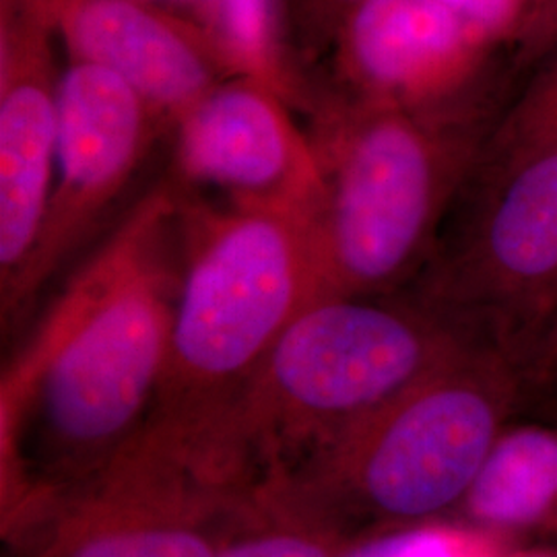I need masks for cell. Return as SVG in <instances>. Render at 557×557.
Segmentation results:
<instances>
[{"label": "cell", "mask_w": 557, "mask_h": 557, "mask_svg": "<svg viewBox=\"0 0 557 557\" xmlns=\"http://www.w3.org/2000/svg\"><path fill=\"white\" fill-rule=\"evenodd\" d=\"M184 257L161 178L69 271L0 382L2 520L98 471L151 416Z\"/></svg>", "instance_id": "obj_1"}, {"label": "cell", "mask_w": 557, "mask_h": 557, "mask_svg": "<svg viewBox=\"0 0 557 557\" xmlns=\"http://www.w3.org/2000/svg\"><path fill=\"white\" fill-rule=\"evenodd\" d=\"M322 199L317 223L326 296L407 292L473 178L499 112L492 79L419 106H308Z\"/></svg>", "instance_id": "obj_2"}, {"label": "cell", "mask_w": 557, "mask_h": 557, "mask_svg": "<svg viewBox=\"0 0 557 557\" xmlns=\"http://www.w3.org/2000/svg\"><path fill=\"white\" fill-rule=\"evenodd\" d=\"M527 380L518 359L471 343L262 499L354 541L457 515Z\"/></svg>", "instance_id": "obj_3"}, {"label": "cell", "mask_w": 557, "mask_h": 557, "mask_svg": "<svg viewBox=\"0 0 557 557\" xmlns=\"http://www.w3.org/2000/svg\"><path fill=\"white\" fill-rule=\"evenodd\" d=\"M182 199V277L149 418L209 425L232 413L292 320L324 298V278L314 215Z\"/></svg>", "instance_id": "obj_4"}, {"label": "cell", "mask_w": 557, "mask_h": 557, "mask_svg": "<svg viewBox=\"0 0 557 557\" xmlns=\"http://www.w3.org/2000/svg\"><path fill=\"white\" fill-rule=\"evenodd\" d=\"M471 343L407 294L314 299L230 413L260 496Z\"/></svg>", "instance_id": "obj_5"}, {"label": "cell", "mask_w": 557, "mask_h": 557, "mask_svg": "<svg viewBox=\"0 0 557 557\" xmlns=\"http://www.w3.org/2000/svg\"><path fill=\"white\" fill-rule=\"evenodd\" d=\"M225 428L147 419L98 471L4 520L9 557L220 556L264 512Z\"/></svg>", "instance_id": "obj_6"}, {"label": "cell", "mask_w": 557, "mask_h": 557, "mask_svg": "<svg viewBox=\"0 0 557 557\" xmlns=\"http://www.w3.org/2000/svg\"><path fill=\"white\" fill-rule=\"evenodd\" d=\"M458 200V223L403 294L527 370L557 314V147L469 180Z\"/></svg>", "instance_id": "obj_7"}, {"label": "cell", "mask_w": 557, "mask_h": 557, "mask_svg": "<svg viewBox=\"0 0 557 557\" xmlns=\"http://www.w3.org/2000/svg\"><path fill=\"white\" fill-rule=\"evenodd\" d=\"M170 124L126 83L66 60L54 186L36 252L4 329L20 324L54 278L69 275Z\"/></svg>", "instance_id": "obj_8"}, {"label": "cell", "mask_w": 557, "mask_h": 557, "mask_svg": "<svg viewBox=\"0 0 557 557\" xmlns=\"http://www.w3.org/2000/svg\"><path fill=\"white\" fill-rule=\"evenodd\" d=\"M294 112L252 75L221 81L170 128L168 178L188 197L317 218L319 158Z\"/></svg>", "instance_id": "obj_9"}, {"label": "cell", "mask_w": 557, "mask_h": 557, "mask_svg": "<svg viewBox=\"0 0 557 557\" xmlns=\"http://www.w3.org/2000/svg\"><path fill=\"white\" fill-rule=\"evenodd\" d=\"M492 36L442 0H370L354 11L306 77L312 101L419 106L485 79Z\"/></svg>", "instance_id": "obj_10"}, {"label": "cell", "mask_w": 557, "mask_h": 557, "mask_svg": "<svg viewBox=\"0 0 557 557\" xmlns=\"http://www.w3.org/2000/svg\"><path fill=\"white\" fill-rule=\"evenodd\" d=\"M59 40L32 0H0V304L15 306L54 186Z\"/></svg>", "instance_id": "obj_11"}, {"label": "cell", "mask_w": 557, "mask_h": 557, "mask_svg": "<svg viewBox=\"0 0 557 557\" xmlns=\"http://www.w3.org/2000/svg\"><path fill=\"white\" fill-rule=\"evenodd\" d=\"M66 60L98 66L174 122L221 81L239 75L207 32L143 0H32Z\"/></svg>", "instance_id": "obj_12"}, {"label": "cell", "mask_w": 557, "mask_h": 557, "mask_svg": "<svg viewBox=\"0 0 557 557\" xmlns=\"http://www.w3.org/2000/svg\"><path fill=\"white\" fill-rule=\"evenodd\" d=\"M460 522L515 537L557 533V432L541 425L504 430L457 510Z\"/></svg>", "instance_id": "obj_13"}, {"label": "cell", "mask_w": 557, "mask_h": 557, "mask_svg": "<svg viewBox=\"0 0 557 557\" xmlns=\"http://www.w3.org/2000/svg\"><path fill=\"white\" fill-rule=\"evenodd\" d=\"M220 44L238 73L269 83L299 112L304 85L287 54L281 0H220Z\"/></svg>", "instance_id": "obj_14"}, {"label": "cell", "mask_w": 557, "mask_h": 557, "mask_svg": "<svg viewBox=\"0 0 557 557\" xmlns=\"http://www.w3.org/2000/svg\"><path fill=\"white\" fill-rule=\"evenodd\" d=\"M552 147H557V59L499 112L473 178L498 176Z\"/></svg>", "instance_id": "obj_15"}, {"label": "cell", "mask_w": 557, "mask_h": 557, "mask_svg": "<svg viewBox=\"0 0 557 557\" xmlns=\"http://www.w3.org/2000/svg\"><path fill=\"white\" fill-rule=\"evenodd\" d=\"M512 549L515 537L436 520L358 539L341 557H506Z\"/></svg>", "instance_id": "obj_16"}, {"label": "cell", "mask_w": 557, "mask_h": 557, "mask_svg": "<svg viewBox=\"0 0 557 557\" xmlns=\"http://www.w3.org/2000/svg\"><path fill=\"white\" fill-rule=\"evenodd\" d=\"M351 543L326 522L264 502L262 517L218 557H341Z\"/></svg>", "instance_id": "obj_17"}, {"label": "cell", "mask_w": 557, "mask_h": 557, "mask_svg": "<svg viewBox=\"0 0 557 557\" xmlns=\"http://www.w3.org/2000/svg\"><path fill=\"white\" fill-rule=\"evenodd\" d=\"M366 2L370 0H281L287 54L304 87L341 25Z\"/></svg>", "instance_id": "obj_18"}, {"label": "cell", "mask_w": 557, "mask_h": 557, "mask_svg": "<svg viewBox=\"0 0 557 557\" xmlns=\"http://www.w3.org/2000/svg\"><path fill=\"white\" fill-rule=\"evenodd\" d=\"M515 66H531L557 48V0H535L510 27Z\"/></svg>", "instance_id": "obj_19"}, {"label": "cell", "mask_w": 557, "mask_h": 557, "mask_svg": "<svg viewBox=\"0 0 557 557\" xmlns=\"http://www.w3.org/2000/svg\"><path fill=\"white\" fill-rule=\"evenodd\" d=\"M143 2L158 7L178 20L197 25L220 44V0H143Z\"/></svg>", "instance_id": "obj_20"}, {"label": "cell", "mask_w": 557, "mask_h": 557, "mask_svg": "<svg viewBox=\"0 0 557 557\" xmlns=\"http://www.w3.org/2000/svg\"><path fill=\"white\" fill-rule=\"evenodd\" d=\"M529 380H549L557 376V314L543 333L527 366Z\"/></svg>", "instance_id": "obj_21"}, {"label": "cell", "mask_w": 557, "mask_h": 557, "mask_svg": "<svg viewBox=\"0 0 557 557\" xmlns=\"http://www.w3.org/2000/svg\"><path fill=\"white\" fill-rule=\"evenodd\" d=\"M506 557H557L556 549H512Z\"/></svg>", "instance_id": "obj_22"}, {"label": "cell", "mask_w": 557, "mask_h": 557, "mask_svg": "<svg viewBox=\"0 0 557 557\" xmlns=\"http://www.w3.org/2000/svg\"><path fill=\"white\" fill-rule=\"evenodd\" d=\"M518 2H520V11H518V15H520V13H522L527 7H531L535 0H518Z\"/></svg>", "instance_id": "obj_23"}]
</instances>
